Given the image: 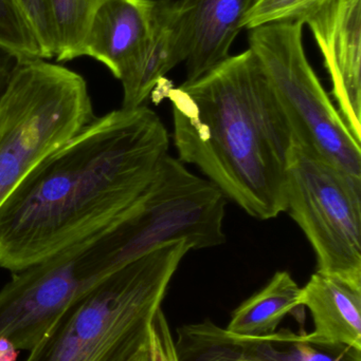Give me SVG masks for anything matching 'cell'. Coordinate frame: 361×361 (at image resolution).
Wrapping results in <instances>:
<instances>
[{
    "mask_svg": "<svg viewBox=\"0 0 361 361\" xmlns=\"http://www.w3.org/2000/svg\"><path fill=\"white\" fill-rule=\"evenodd\" d=\"M129 361H148V345L146 349L141 350L138 352L131 360Z\"/></svg>",
    "mask_w": 361,
    "mask_h": 361,
    "instance_id": "21",
    "label": "cell"
},
{
    "mask_svg": "<svg viewBox=\"0 0 361 361\" xmlns=\"http://www.w3.org/2000/svg\"><path fill=\"white\" fill-rule=\"evenodd\" d=\"M155 6L156 0H106L89 25L83 56L103 63L120 80L150 29Z\"/></svg>",
    "mask_w": 361,
    "mask_h": 361,
    "instance_id": "11",
    "label": "cell"
},
{
    "mask_svg": "<svg viewBox=\"0 0 361 361\" xmlns=\"http://www.w3.org/2000/svg\"><path fill=\"white\" fill-rule=\"evenodd\" d=\"M188 53L178 0H156L150 29L119 80L123 87L122 107L143 105L165 76L187 61Z\"/></svg>",
    "mask_w": 361,
    "mask_h": 361,
    "instance_id": "9",
    "label": "cell"
},
{
    "mask_svg": "<svg viewBox=\"0 0 361 361\" xmlns=\"http://www.w3.org/2000/svg\"><path fill=\"white\" fill-rule=\"evenodd\" d=\"M302 361H361V350L343 343H311L303 333Z\"/></svg>",
    "mask_w": 361,
    "mask_h": 361,
    "instance_id": "19",
    "label": "cell"
},
{
    "mask_svg": "<svg viewBox=\"0 0 361 361\" xmlns=\"http://www.w3.org/2000/svg\"><path fill=\"white\" fill-rule=\"evenodd\" d=\"M301 288L288 271H277L271 281L233 311L226 330L242 336L273 334L288 314L300 307Z\"/></svg>",
    "mask_w": 361,
    "mask_h": 361,
    "instance_id": "13",
    "label": "cell"
},
{
    "mask_svg": "<svg viewBox=\"0 0 361 361\" xmlns=\"http://www.w3.org/2000/svg\"><path fill=\"white\" fill-rule=\"evenodd\" d=\"M188 241L165 244L112 271L72 303L25 361H129L148 345Z\"/></svg>",
    "mask_w": 361,
    "mask_h": 361,
    "instance_id": "3",
    "label": "cell"
},
{
    "mask_svg": "<svg viewBox=\"0 0 361 361\" xmlns=\"http://www.w3.org/2000/svg\"><path fill=\"white\" fill-rule=\"evenodd\" d=\"M13 2L31 30L42 59H54V37L47 0H13Z\"/></svg>",
    "mask_w": 361,
    "mask_h": 361,
    "instance_id": "17",
    "label": "cell"
},
{
    "mask_svg": "<svg viewBox=\"0 0 361 361\" xmlns=\"http://www.w3.org/2000/svg\"><path fill=\"white\" fill-rule=\"evenodd\" d=\"M106 0H47L55 44V61L82 57L83 44L97 8Z\"/></svg>",
    "mask_w": 361,
    "mask_h": 361,
    "instance_id": "14",
    "label": "cell"
},
{
    "mask_svg": "<svg viewBox=\"0 0 361 361\" xmlns=\"http://www.w3.org/2000/svg\"><path fill=\"white\" fill-rule=\"evenodd\" d=\"M0 47L21 59H42L33 34L13 0H0Z\"/></svg>",
    "mask_w": 361,
    "mask_h": 361,
    "instance_id": "16",
    "label": "cell"
},
{
    "mask_svg": "<svg viewBox=\"0 0 361 361\" xmlns=\"http://www.w3.org/2000/svg\"><path fill=\"white\" fill-rule=\"evenodd\" d=\"M148 361H179L169 322L160 309L153 318L148 333Z\"/></svg>",
    "mask_w": 361,
    "mask_h": 361,
    "instance_id": "18",
    "label": "cell"
},
{
    "mask_svg": "<svg viewBox=\"0 0 361 361\" xmlns=\"http://www.w3.org/2000/svg\"><path fill=\"white\" fill-rule=\"evenodd\" d=\"M256 0H178L188 37L187 80L230 56V49Z\"/></svg>",
    "mask_w": 361,
    "mask_h": 361,
    "instance_id": "10",
    "label": "cell"
},
{
    "mask_svg": "<svg viewBox=\"0 0 361 361\" xmlns=\"http://www.w3.org/2000/svg\"><path fill=\"white\" fill-rule=\"evenodd\" d=\"M226 204L213 183L167 154L137 201L91 237L89 260L99 273L108 275L170 242L188 241L193 250L222 245Z\"/></svg>",
    "mask_w": 361,
    "mask_h": 361,
    "instance_id": "4",
    "label": "cell"
},
{
    "mask_svg": "<svg viewBox=\"0 0 361 361\" xmlns=\"http://www.w3.org/2000/svg\"><path fill=\"white\" fill-rule=\"evenodd\" d=\"M169 145L146 106L95 116L0 206V267L23 271L110 226L146 190Z\"/></svg>",
    "mask_w": 361,
    "mask_h": 361,
    "instance_id": "1",
    "label": "cell"
},
{
    "mask_svg": "<svg viewBox=\"0 0 361 361\" xmlns=\"http://www.w3.org/2000/svg\"><path fill=\"white\" fill-rule=\"evenodd\" d=\"M303 25L292 21L249 30V49L290 118L297 141L361 180V142L348 128L307 59Z\"/></svg>",
    "mask_w": 361,
    "mask_h": 361,
    "instance_id": "6",
    "label": "cell"
},
{
    "mask_svg": "<svg viewBox=\"0 0 361 361\" xmlns=\"http://www.w3.org/2000/svg\"><path fill=\"white\" fill-rule=\"evenodd\" d=\"M286 212L311 243L317 273L361 288V180L297 141L286 176Z\"/></svg>",
    "mask_w": 361,
    "mask_h": 361,
    "instance_id": "7",
    "label": "cell"
},
{
    "mask_svg": "<svg viewBox=\"0 0 361 361\" xmlns=\"http://www.w3.org/2000/svg\"><path fill=\"white\" fill-rule=\"evenodd\" d=\"M299 305L311 312V343H343L361 350V288L315 273L301 288Z\"/></svg>",
    "mask_w": 361,
    "mask_h": 361,
    "instance_id": "12",
    "label": "cell"
},
{
    "mask_svg": "<svg viewBox=\"0 0 361 361\" xmlns=\"http://www.w3.org/2000/svg\"><path fill=\"white\" fill-rule=\"evenodd\" d=\"M165 97L173 111L178 160L194 165L249 216L286 212V176L294 128L250 49Z\"/></svg>",
    "mask_w": 361,
    "mask_h": 361,
    "instance_id": "2",
    "label": "cell"
},
{
    "mask_svg": "<svg viewBox=\"0 0 361 361\" xmlns=\"http://www.w3.org/2000/svg\"><path fill=\"white\" fill-rule=\"evenodd\" d=\"M95 118L82 75L49 59H21L0 99V206Z\"/></svg>",
    "mask_w": 361,
    "mask_h": 361,
    "instance_id": "5",
    "label": "cell"
},
{
    "mask_svg": "<svg viewBox=\"0 0 361 361\" xmlns=\"http://www.w3.org/2000/svg\"><path fill=\"white\" fill-rule=\"evenodd\" d=\"M331 0H256L244 20V27L254 29L260 25L276 23L299 21L321 8Z\"/></svg>",
    "mask_w": 361,
    "mask_h": 361,
    "instance_id": "15",
    "label": "cell"
},
{
    "mask_svg": "<svg viewBox=\"0 0 361 361\" xmlns=\"http://www.w3.org/2000/svg\"><path fill=\"white\" fill-rule=\"evenodd\" d=\"M348 128L361 142V0H331L305 19Z\"/></svg>",
    "mask_w": 361,
    "mask_h": 361,
    "instance_id": "8",
    "label": "cell"
},
{
    "mask_svg": "<svg viewBox=\"0 0 361 361\" xmlns=\"http://www.w3.org/2000/svg\"><path fill=\"white\" fill-rule=\"evenodd\" d=\"M20 61L21 59L14 53L0 47V99L6 92L11 78Z\"/></svg>",
    "mask_w": 361,
    "mask_h": 361,
    "instance_id": "20",
    "label": "cell"
}]
</instances>
